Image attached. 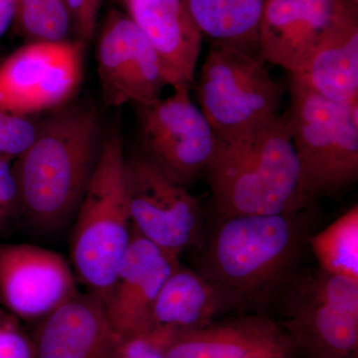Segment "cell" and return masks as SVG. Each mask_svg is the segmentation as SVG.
Listing matches in <instances>:
<instances>
[{
    "mask_svg": "<svg viewBox=\"0 0 358 358\" xmlns=\"http://www.w3.org/2000/svg\"><path fill=\"white\" fill-rule=\"evenodd\" d=\"M313 226L310 207L215 221L197 272L236 296L244 310L266 307L296 274Z\"/></svg>",
    "mask_w": 358,
    "mask_h": 358,
    "instance_id": "obj_1",
    "label": "cell"
},
{
    "mask_svg": "<svg viewBox=\"0 0 358 358\" xmlns=\"http://www.w3.org/2000/svg\"><path fill=\"white\" fill-rule=\"evenodd\" d=\"M102 143L94 110L71 108L40 122L36 140L13 164L20 211L32 227L54 232L75 216Z\"/></svg>",
    "mask_w": 358,
    "mask_h": 358,
    "instance_id": "obj_2",
    "label": "cell"
},
{
    "mask_svg": "<svg viewBox=\"0 0 358 358\" xmlns=\"http://www.w3.org/2000/svg\"><path fill=\"white\" fill-rule=\"evenodd\" d=\"M215 221L308 208L288 115L232 140H218L207 169Z\"/></svg>",
    "mask_w": 358,
    "mask_h": 358,
    "instance_id": "obj_3",
    "label": "cell"
},
{
    "mask_svg": "<svg viewBox=\"0 0 358 358\" xmlns=\"http://www.w3.org/2000/svg\"><path fill=\"white\" fill-rule=\"evenodd\" d=\"M126 159L121 136L114 131L103 141L71 234L75 277L103 305L131 240Z\"/></svg>",
    "mask_w": 358,
    "mask_h": 358,
    "instance_id": "obj_4",
    "label": "cell"
},
{
    "mask_svg": "<svg viewBox=\"0 0 358 358\" xmlns=\"http://www.w3.org/2000/svg\"><path fill=\"white\" fill-rule=\"evenodd\" d=\"M286 113L308 201L338 196L358 179V102L327 100L291 79Z\"/></svg>",
    "mask_w": 358,
    "mask_h": 358,
    "instance_id": "obj_5",
    "label": "cell"
},
{
    "mask_svg": "<svg viewBox=\"0 0 358 358\" xmlns=\"http://www.w3.org/2000/svg\"><path fill=\"white\" fill-rule=\"evenodd\" d=\"M278 298L298 358H358V280L319 268L294 275Z\"/></svg>",
    "mask_w": 358,
    "mask_h": 358,
    "instance_id": "obj_6",
    "label": "cell"
},
{
    "mask_svg": "<svg viewBox=\"0 0 358 358\" xmlns=\"http://www.w3.org/2000/svg\"><path fill=\"white\" fill-rule=\"evenodd\" d=\"M284 93L262 59L211 45L200 71L197 96L218 140L244 136L279 117Z\"/></svg>",
    "mask_w": 358,
    "mask_h": 358,
    "instance_id": "obj_7",
    "label": "cell"
},
{
    "mask_svg": "<svg viewBox=\"0 0 358 358\" xmlns=\"http://www.w3.org/2000/svg\"><path fill=\"white\" fill-rule=\"evenodd\" d=\"M140 152L167 178L188 187L206 174L218 145L217 134L192 102L189 88L136 105Z\"/></svg>",
    "mask_w": 358,
    "mask_h": 358,
    "instance_id": "obj_8",
    "label": "cell"
},
{
    "mask_svg": "<svg viewBox=\"0 0 358 358\" xmlns=\"http://www.w3.org/2000/svg\"><path fill=\"white\" fill-rule=\"evenodd\" d=\"M131 224L138 234L174 256L199 247L204 215L199 199L141 152L126 159Z\"/></svg>",
    "mask_w": 358,
    "mask_h": 358,
    "instance_id": "obj_9",
    "label": "cell"
},
{
    "mask_svg": "<svg viewBox=\"0 0 358 358\" xmlns=\"http://www.w3.org/2000/svg\"><path fill=\"white\" fill-rule=\"evenodd\" d=\"M80 40L28 42L0 63V108L32 115L54 109L76 93L83 75Z\"/></svg>",
    "mask_w": 358,
    "mask_h": 358,
    "instance_id": "obj_10",
    "label": "cell"
},
{
    "mask_svg": "<svg viewBox=\"0 0 358 358\" xmlns=\"http://www.w3.org/2000/svg\"><path fill=\"white\" fill-rule=\"evenodd\" d=\"M96 60L103 100L108 107L155 102L171 86L152 45L128 14L115 9L103 21Z\"/></svg>",
    "mask_w": 358,
    "mask_h": 358,
    "instance_id": "obj_11",
    "label": "cell"
},
{
    "mask_svg": "<svg viewBox=\"0 0 358 358\" xmlns=\"http://www.w3.org/2000/svg\"><path fill=\"white\" fill-rule=\"evenodd\" d=\"M65 259L29 244L0 243V301L24 320H41L77 296Z\"/></svg>",
    "mask_w": 358,
    "mask_h": 358,
    "instance_id": "obj_12",
    "label": "cell"
},
{
    "mask_svg": "<svg viewBox=\"0 0 358 358\" xmlns=\"http://www.w3.org/2000/svg\"><path fill=\"white\" fill-rule=\"evenodd\" d=\"M352 0H267L260 26V56L289 74L308 65Z\"/></svg>",
    "mask_w": 358,
    "mask_h": 358,
    "instance_id": "obj_13",
    "label": "cell"
},
{
    "mask_svg": "<svg viewBox=\"0 0 358 358\" xmlns=\"http://www.w3.org/2000/svg\"><path fill=\"white\" fill-rule=\"evenodd\" d=\"M179 265V257L160 249L131 228V243L105 303L110 324L120 338L152 331L155 299Z\"/></svg>",
    "mask_w": 358,
    "mask_h": 358,
    "instance_id": "obj_14",
    "label": "cell"
},
{
    "mask_svg": "<svg viewBox=\"0 0 358 358\" xmlns=\"http://www.w3.org/2000/svg\"><path fill=\"white\" fill-rule=\"evenodd\" d=\"M166 358H298L279 322L263 313H242L208 326L169 334Z\"/></svg>",
    "mask_w": 358,
    "mask_h": 358,
    "instance_id": "obj_15",
    "label": "cell"
},
{
    "mask_svg": "<svg viewBox=\"0 0 358 358\" xmlns=\"http://www.w3.org/2000/svg\"><path fill=\"white\" fill-rule=\"evenodd\" d=\"M121 338L102 300L79 293L40 320L34 358H113Z\"/></svg>",
    "mask_w": 358,
    "mask_h": 358,
    "instance_id": "obj_16",
    "label": "cell"
},
{
    "mask_svg": "<svg viewBox=\"0 0 358 358\" xmlns=\"http://www.w3.org/2000/svg\"><path fill=\"white\" fill-rule=\"evenodd\" d=\"M152 45L173 89L194 84L202 37L185 0H124Z\"/></svg>",
    "mask_w": 358,
    "mask_h": 358,
    "instance_id": "obj_17",
    "label": "cell"
},
{
    "mask_svg": "<svg viewBox=\"0 0 358 358\" xmlns=\"http://www.w3.org/2000/svg\"><path fill=\"white\" fill-rule=\"evenodd\" d=\"M241 310V301L230 292L180 264L155 299L152 329L171 333L192 331L208 326L225 313Z\"/></svg>",
    "mask_w": 358,
    "mask_h": 358,
    "instance_id": "obj_18",
    "label": "cell"
},
{
    "mask_svg": "<svg viewBox=\"0 0 358 358\" xmlns=\"http://www.w3.org/2000/svg\"><path fill=\"white\" fill-rule=\"evenodd\" d=\"M291 79L327 100L358 102V8L352 0L308 65Z\"/></svg>",
    "mask_w": 358,
    "mask_h": 358,
    "instance_id": "obj_19",
    "label": "cell"
},
{
    "mask_svg": "<svg viewBox=\"0 0 358 358\" xmlns=\"http://www.w3.org/2000/svg\"><path fill=\"white\" fill-rule=\"evenodd\" d=\"M202 37L261 58L260 26L267 0H185Z\"/></svg>",
    "mask_w": 358,
    "mask_h": 358,
    "instance_id": "obj_20",
    "label": "cell"
},
{
    "mask_svg": "<svg viewBox=\"0 0 358 358\" xmlns=\"http://www.w3.org/2000/svg\"><path fill=\"white\" fill-rule=\"evenodd\" d=\"M308 246L322 271L358 280L357 204L312 235Z\"/></svg>",
    "mask_w": 358,
    "mask_h": 358,
    "instance_id": "obj_21",
    "label": "cell"
},
{
    "mask_svg": "<svg viewBox=\"0 0 358 358\" xmlns=\"http://www.w3.org/2000/svg\"><path fill=\"white\" fill-rule=\"evenodd\" d=\"M13 26L28 42L68 40L72 29L65 0H15Z\"/></svg>",
    "mask_w": 358,
    "mask_h": 358,
    "instance_id": "obj_22",
    "label": "cell"
},
{
    "mask_svg": "<svg viewBox=\"0 0 358 358\" xmlns=\"http://www.w3.org/2000/svg\"><path fill=\"white\" fill-rule=\"evenodd\" d=\"M40 122L0 108V157L16 160L38 136Z\"/></svg>",
    "mask_w": 358,
    "mask_h": 358,
    "instance_id": "obj_23",
    "label": "cell"
},
{
    "mask_svg": "<svg viewBox=\"0 0 358 358\" xmlns=\"http://www.w3.org/2000/svg\"><path fill=\"white\" fill-rule=\"evenodd\" d=\"M169 334L171 331L155 329L150 333L121 339L117 352L126 358H166Z\"/></svg>",
    "mask_w": 358,
    "mask_h": 358,
    "instance_id": "obj_24",
    "label": "cell"
},
{
    "mask_svg": "<svg viewBox=\"0 0 358 358\" xmlns=\"http://www.w3.org/2000/svg\"><path fill=\"white\" fill-rule=\"evenodd\" d=\"M71 26L80 41L88 43L95 35L99 11L103 0H65Z\"/></svg>",
    "mask_w": 358,
    "mask_h": 358,
    "instance_id": "obj_25",
    "label": "cell"
},
{
    "mask_svg": "<svg viewBox=\"0 0 358 358\" xmlns=\"http://www.w3.org/2000/svg\"><path fill=\"white\" fill-rule=\"evenodd\" d=\"M0 358H34L32 341L0 312Z\"/></svg>",
    "mask_w": 358,
    "mask_h": 358,
    "instance_id": "obj_26",
    "label": "cell"
},
{
    "mask_svg": "<svg viewBox=\"0 0 358 358\" xmlns=\"http://www.w3.org/2000/svg\"><path fill=\"white\" fill-rule=\"evenodd\" d=\"M13 160L0 157V207L9 217L20 211V192Z\"/></svg>",
    "mask_w": 358,
    "mask_h": 358,
    "instance_id": "obj_27",
    "label": "cell"
},
{
    "mask_svg": "<svg viewBox=\"0 0 358 358\" xmlns=\"http://www.w3.org/2000/svg\"><path fill=\"white\" fill-rule=\"evenodd\" d=\"M15 9V0H0V40L13 25Z\"/></svg>",
    "mask_w": 358,
    "mask_h": 358,
    "instance_id": "obj_28",
    "label": "cell"
},
{
    "mask_svg": "<svg viewBox=\"0 0 358 358\" xmlns=\"http://www.w3.org/2000/svg\"><path fill=\"white\" fill-rule=\"evenodd\" d=\"M8 214L0 207V232L6 228L7 222H8Z\"/></svg>",
    "mask_w": 358,
    "mask_h": 358,
    "instance_id": "obj_29",
    "label": "cell"
},
{
    "mask_svg": "<svg viewBox=\"0 0 358 358\" xmlns=\"http://www.w3.org/2000/svg\"><path fill=\"white\" fill-rule=\"evenodd\" d=\"M113 358H126V357H122V355H120L119 352H117H117H115V355H114V357Z\"/></svg>",
    "mask_w": 358,
    "mask_h": 358,
    "instance_id": "obj_30",
    "label": "cell"
},
{
    "mask_svg": "<svg viewBox=\"0 0 358 358\" xmlns=\"http://www.w3.org/2000/svg\"><path fill=\"white\" fill-rule=\"evenodd\" d=\"M258 358H268V357H258Z\"/></svg>",
    "mask_w": 358,
    "mask_h": 358,
    "instance_id": "obj_31",
    "label": "cell"
}]
</instances>
